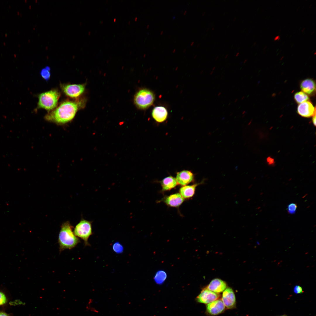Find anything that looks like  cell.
Returning a JSON list of instances; mask_svg holds the SVG:
<instances>
[{"label": "cell", "mask_w": 316, "mask_h": 316, "mask_svg": "<svg viewBox=\"0 0 316 316\" xmlns=\"http://www.w3.org/2000/svg\"><path fill=\"white\" fill-rule=\"evenodd\" d=\"M84 104L83 101L80 99L66 100L47 114L45 118L58 124L66 123L74 118L78 110L83 107Z\"/></svg>", "instance_id": "6da1fadb"}, {"label": "cell", "mask_w": 316, "mask_h": 316, "mask_svg": "<svg viewBox=\"0 0 316 316\" xmlns=\"http://www.w3.org/2000/svg\"><path fill=\"white\" fill-rule=\"evenodd\" d=\"M73 228L68 221L61 224L58 240L60 252L65 249L75 248L80 242L73 231Z\"/></svg>", "instance_id": "7a4b0ae2"}, {"label": "cell", "mask_w": 316, "mask_h": 316, "mask_svg": "<svg viewBox=\"0 0 316 316\" xmlns=\"http://www.w3.org/2000/svg\"><path fill=\"white\" fill-rule=\"evenodd\" d=\"M60 95L59 91L55 89L40 94L38 96L37 108L52 110L56 106Z\"/></svg>", "instance_id": "3957f363"}, {"label": "cell", "mask_w": 316, "mask_h": 316, "mask_svg": "<svg viewBox=\"0 0 316 316\" xmlns=\"http://www.w3.org/2000/svg\"><path fill=\"white\" fill-rule=\"evenodd\" d=\"M155 99L154 93L147 89H142L136 94L134 102L136 106L141 109H145L150 107Z\"/></svg>", "instance_id": "277c9868"}, {"label": "cell", "mask_w": 316, "mask_h": 316, "mask_svg": "<svg viewBox=\"0 0 316 316\" xmlns=\"http://www.w3.org/2000/svg\"><path fill=\"white\" fill-rule=\"evenodd\" d=\"M92 224L91 221L82 219L76 224L74 229V234L84 241L85 246L90 245L88 239L92 234Z\"/></svg>", "instance_id": "5b68a950"}, {"label": "cell", "mask_w": 316, "mask_h": 316, "mask_svg": "<svg viewBox=\"0 0 316 316\" xmlns=\"http://www.w3.org/2000/svg\"><path fill=\"white\" fill-rule=\"evenodd\" d=\"M60 87L63 92L71 98H76L84 92L85 86L84 84H62Z\"/></svg>", "instance_id": "8992f818"}, {"label": "cell", "mask_w": 316, "mask_h": 316, "mask_svg": "<svg viewBox=\"0 0 316 316\" xmlns=\"http://www.w3.org/2000/svg\"><path fill=\"white\" fill-rule=\"evenodd\" d=\"M219 294L205 288L201 292L197 297V302L205 304L215 301L219 297Z\"/></svg>", "instance_id": "52a82bcc"}, {"label": "cell", "mask_w": 316, "mask_h": 316, "mask_svg": "<svg viewBox=\"0 0 316 316\" xmlns=\"http://www.w3.org/2000/svg\"><path fill=\"white\" fill-rule=\"evenodd\" d=\"M297 111L299 114L304 117L309 118L316 114L315 108L308 101L299 104Z\"/></svg>", "instance_id": "ba28073f"}, {"label": "cell", "mask_w": 316, "mask_h": 316, "mask_svg": "<svg viewBox=\"0 0 316 316\" xmlns=\"http://www.w3.org/2000/svg\"><path fill=\"white\" fill-rule=\"evenodd\" d=\"M222 301L225 306L228 309H232L235 306L236 297L231 288H228L223 291Z\"/></svg>", "instance_id": "9c48e42d"}, {"label": "cell", "mask_w": 316, "mask_h": 316, "mask_svg": "<svg viewBox=\"0 0 316 316\" xmlns=\"http://www.w3.org/2000/svg\"><path fill=\"white\" fill-rule=\"evenodd\" d=\"M225 306L222 300L219 299L208 304L206 305L207 313L212 315H218L224 310Z\"/></svg>", "instance_id": "30bf717a"}, {"label": "cell", "mask_w": 316, "mask_h": 316, "mask_svg": "<svg viewBox=\"0 0 316 316\" xmlns=\"http://www.w3.org/2000/svg\"><path fill=\"white\" fill-rule=\"evenodd\" d=\"M194 178V175L191 171L184 170L178 172L176 178L178 184L184 186L193 181Z\"/></svg>", "instance_id": "8fae6325"}, {"label": "cell", "mask_w": 316, "mask_h": 316, "mask_svg": "<svg viewBox=\"0 0 316 316\" xmlns=\"http://www.w3.org/2000/svg\"><path fill=\"white\" fill-rule=\"evenodd\" d=\"M226 284L224 281L220 279H215L211 281L206 288L219 293L223 291L226 289Z\"/></svg>", "instance_id": "7c38bea8"}, {"label": "cell", "mask_w": 316, "mask_h": 316, "mask_svg": "<svg viewBox=\"0 0 316 316\" xmlns=\"http://www.w3.org/2000/svg\"><path fill=\"white\" fill-rule=\"evenodd\" d=\"M184 201V198L179 193H176L166 196L163 199V201L168 205L174 207H177L180 205Z\"/></svg>", "instance_id": "4fadbf2b"}, {"label": "cell", "mask_w": 316, "mask_h": 316, "mask_svg": "<svg viewBox=\"0 0 316 316\" xmlns=\"http://www.w3.org/2000/svg\"><path fill=\"white\" fill-rule=\"evenodd\" d=\"M166 109L163 106H157L153 109L152 115L153 118L157 122L161 123L164 121L168 116Z\"/></svg>", "instance_id": "5bb4252c"}, {"label": "cell", "mask_w": 316, "mask_h": 316, "mask_svg": "<svg viewBox=\"0 0 316 316\" xmlns=\"http://www.w3.org/2000/svg\"><path fill=\"white\" fill-rule=\"evenodd\" d=\"M300 88L305 94L311 95L315 91V83L311 79L307 78L303 80L300 84Z\"/></svg>", "instance_id": "9a60e30c"}, {"label": "cell", "mask_w": 316, "mask_h": 316, "mask_svg": "<svg viewBox=\"0 0 316 316\" xmlns=\"http://www.w3.org/2000/svg\"><path fill=\"white\" fill-rule=\"evenodd\" d=\"M202 183V181L191 185L183 186L180 189V194L184 199L190 198L194 195L196 187Z\"/></svg>", "instance_id": "2e32d148"}, {"label": "cell", "mask_w": 316, "mask_h": 316, "mask_svg": "<svg viewBox=\"0 0 316 316\" xmlns=\"http://www.w3.org/2000/svg\"><path fill=\"white\" fill-rule=\"evenodd\" d=\"M160 183L163 191L171 190L178 184L176 178L171 176L164 178L161 181Z\"/></svg>", "instance_id": "e0dca14e"}, {"label": "cell", "mask_w": 316, "mask_h": 316, "mask_svg": "<svg viewBox=\"0 0 316 316\" xmlns=\"http://www.w3.org/2000/svg\"><path fill=\"white\" fill-rule=\"evenodd\" d=\"M294 98L296 102L299 104L308 101L309 99L308 95L302 91L296 93L294 95Z\"/></svg>", "instance_id": "ac0fdd59"}, {"label": "cell", "mask_w": 316, "mask_h": 316, "mask_svg": "<svg viewBox=\"0 0 316 316\" xmlns=\"http://www.w3.org/2000/svg\"><path fill=\"white\" fill-rule=\"evenodd\" d=\"M166 273L163 271H159L156 274L154 279L156 282L160 284L163 283L166 279Z\"/></svg>", "instance_id": "d6986e66"}, {"label": "cell", "mask_w": 316, "mask_h": 316, "mask_svg": "<svg viewBox=\"0 0 316 316\" xmlns=\"http://www.w3.org/2000/svg\"><path fill=\"white\" fill-rule=\"evenodd\" d=\"M112 248L113 251L116 254H120L123 252L124 247L118 241L114 243L112 245Z\"/></svg>", "instance_id": "ffe728a7"}, {"label": "cell", "mask_w": 316, "mask_h": 316, "mask_svg": "<svg viewBox=\"0 0 316 316\" xmlns=\"http://www.w3.org/2000/svg\"><path fill=\"white\" fill-rule=\"evenodd\" d=\"M50 68L48 66L42 69L40 72L41 76L46 81L48 80L50 77Z\"/></svg>", "instance_id": "44dd1931"}, {"label": "cell", "mask_w": 316, "mask_h": 316, "mask_svg": "<svg viewBox=\"0 0 316 316\" xmlns=\"http://www.w3.org/2000/svg\"><path fill=\"white\" fill-rule=\"evenodd\" d=\"M297 206L296 204L291 203L289 204L287 207L288 213L290 214H295L296 211Z\"/></svg>", "instance_id": "7402d4cb"}, {"label": "cell", "mask_w": 316, "mask_h": 316, "mask_svg": "<svg viewBox=\"0 0 316 316\" xmlns=\"http://www.w3.org/2000/svg\"><path fill=\"white\" fill-rule=\"evenodd\" d=\"M7 299L5 294L3 292L0 291V306L6 303Z\"/></svg>", "instance_id": "603a6c76"}, {"label": "cell", "mask_w": 316, "mask_h": 316, "mask_svg": "<svg viewBox=\"0 0 316 316\" xmlns=\"http://www.w3.org/2000/svg\"><path fill=\"white\" fill-rule=\"evenodd\" d=\"M293 291L294 293L296 294L301 293L303 292L302 288L299 285H296L294 286Z\"/></svg>", "instance_id": "cb8c5ba5"}, {"label": "cell", "mask_w": 316, "mask_h": 316, "mask_svg": "<svg viewBox=\"0 0 316 316\" xmlns=\"http://www.w3.org/2000/svg\"><path fill=\"white\" fill-rule=\"evenodd\" d=\"M267 162L269 164H272L274 163V160L270 157H269L267 159Z\"/></svg>", "instance_id": "d4e9b609"}, {"label": "cell", "mask_w": 316, "mask_h": 316, "mask_svg": "<svg viewBox=\"0 0 316 316\" xmlns=\"http://www.w3.org/2000/svg\"><path fill=\"white\" fill-rule=\"evenodd\" d=\"M312 122L314 125L315 126H316V114L312 116Z\"/></svg>", "instance_id": "484cf974"}, {"label": "cell", "mask_w": 316, "mask_h": 316, "mask_svg": "<svg viewBox=\"0 0 316 316\" xmlns=\"http://www.w3.org/2000/svg\"><path fill=\"white\" fill-rule=\"evenodd\" d=\"M0 316H8V315L4 312H0Z\"/></svg>", "instance_id": "4316f807"}, {"label": "cell", "mask_w": 316, "mask_h": 316, "mask_svg": "<svg viewBox=\"0 0 316 316\" xmlns=\"http://www.w3.org/2000/svg\"><path fill=\"white\" fill-rule=\"evenodd\" d=\"M280 39V36L279 35H277V36H276L274 37V41H276V40H277L278 41V40H279Z\"/></svg>", "instance_id": "83f0119b"}, {"label": "cell", "mask_w": 316, "mask_h": 316, "mask_svg": "<svg viewBox=\"0 0 316 316\" xmlns=\"http://www.w3.org/2000/svg\"><path fill=\"white\" fill-rule=\"evenodd\" d=\"M239 54V52H237V54H236V56H238V55Z\"/></svg>", "instance_id": "f1b7e54d"}, {"label": "cell", "mask_w": 316, "mask_h": 316, "mask_svg": "<svg viewBox=\"0 0 316 316\" xmlns=\"http://www.w3.org/2000/svg\"><path fill=\"white\" fill-rule=\"evenodd\" d=\"M215 68H216V67L214 66V67H213V68L212 69V71H214L215 70Z\"/></svg>", "instance_id": "f546056e"}, {"label": "cell", "mask_w": 316, "mask_h": 316, "mask_svg": "<svg viewBox=\"0 0 316 316\" xmlns=\"http://www.w3.org/2000/svg\"><path fill=\"white\" fill-rule=\"evenodd\" d=\"M221 92H219L218 94V96H219L221 95Z\"/></svg>", "instance_id": "4dcf8cb0"}, {"label": "cell", "mask_w": 316, "mask_h": 316, "mask_svg": "<svg viewBox=\"0 0 316 316\" xmlns=\"http://www.w3.org/2000/svg\"><path fill=\"white\" fill-rule=\"evenodd\" d=\"M213 73V71H211V72L210 73V75H212V74Z\"/></svg>", "instance_id": "1f68e13d"}, {"label": "cell", "mask_w": 316, "mask_h": 316, "mask_svg": "<svg viewBox=\"0 0 316 316\" xmlns=\"http://www.w3.org/2000/svg\"><path fill=\"white\" fill-rule=\"evenodd\" d=\"M247 61V59H245V60H244V62H244V63H245V62H246Z\"/></svg>", "instance_id": "d6a6232c"}, {"label": "cell", "mask_w": 316, "mask_h": 316, "mask_svg": "<svg viewBox=\"0 0 316 316\" xmlns=\"http://www.w3.org/2000/svg\"><path fill=\"white\" fill-rule=\"evenodd\" d=\"M238 101V99H236L234 101V102H236Z\"/></svg>", "instance_id": "836d02e7"}, {"label": "cell", "mask_w": 316, "mask_h": 316, "mask_svg": "<svg viewBox=\"0 0 316 316\" xmlns=\"http://www.w3.org/2000/svg\"><path fill=\"white\" fill-rule=\"evenodd\" d=\"M194 42H192V43H191V44H190V45H193V44H194Z\"/></svg>", "instance_id": "e575fe53"}, {"label": "cell", "mask_w": 316, "mask_h": 316, "mask_svg": "<svg viewBox=\"0 0 316 316\" xmlns=\"http://www.w3.org/2000/svg\"><path fill=\"white\" fill-rule=\"evenodd\" d=\"M244 98H245V97H244V96H243V97H242V98H241V99H242V100H243V99H244Z\"/></svg>", "instance_id": "d590c367"}, {"label": "cell", "mask_w": 316, "mask_h": 316, "mask_svg": "<svg viewBox=\"0 0 316 316\" xmlns=\"http://www.w3.org/2000/svg\"><path fill=\"white\" fill-rule=\"evenodd\" d=\"M205 13V12H203L202 14V16H204Z\"/></svg>", "instance_id": "8d00e7d4"}, {"label": "cell", "mask_w": 316, "mask_h": 316, "mask_svg": "<svg viewBox=\"0 0 316 316\" xmlns=\"http://www.w3.org/2000/svg\"><path fill=\"white\" fill-rule=\"evenodd\" d=\"M228 56V54H226V56H225V58H227V56Z\"/></svg>", "instance_id": "74e56055"}, {"label": "cell", "mask_w": 316, "mask_h": 316, "mask_svg": "<svg viewBox=\"0 0 316 316\" xmlns=\"http://www.w3.org/2000/svg\"><path fill=\"white\" fill-rule=\"evenodd\" d=\"M218 57H218V56H217V57H216V59H215V60H217L218 59Z\"/></svg>", "instance_id": "f35d334b"}, {"label": "cell", "mask_w": 316, "mask_h": 316, "mask_svg": "<svg viewBox=\"0 0 316 316\" xmlns=\"http://www.w3.org/2000/svg\"><path fill=\"white\" fill-rule=\"evenodd\" d=\"M236 17H235L233 19V21H234L235 20V19H236Z\"/></svg>", "instance_id": "ab89813d"}, {"label": "cell", "mask_w": 316, "mask_h": 316, "mask_svg": "<svg viewBox=\"0 0 316 316\" xmlns=\"http://www.w3.org/2000/svg\"><path fill=\"white\" fill-rule=\"evenodd\" d=\"M256 44V42H254V44H253V46H255V44Z\"/></svg>", "instance_id": "60d3db41"}, {"label": "cell", "mask_w": 316, "mask_h": 316, "mask_svg": "<svg viewBox=\"0 0 316 316\" xmlns=\"http://www.w3.org/2000/svg\"><path fill=\"white\" fill-rule=\"evenodd\" d=\"M209 28H207V30H206V31H207H207H208V30H209Z\"/></svg>", "instance_id": "b9f144b4"}, {"label": "cell", "mask_w": 316, "mask_h": 316, "mask_svg": "<svg viewBox=\"0 0 316 316\" xmlns=\"http://www.w3.org/2000/svg\"><path fill=\"white\" fill-rule=\"evenodd\" d=\"M186 11H185L184 12V14H185V13H186Z\"/></svg>", "instance_id": "7bdbcfd3"}, {"label": "cell", "mask_w": 316, "mask_h": 316, "mask_svg": "<svg viewBox=\"0 0 316 316\" xmlns=\"http://www.w3.org/2000/svg\"><path fill=\"white\" fill-rule=\"evenodd\" d=\"M305 29V28H303V30H302V32H303V30H304Z\"/></svg>", "instance_id": "ee69618b"}, {"label": "cell", "mask_w": 316, "mask_h": 316, "mask_svg": "<svg viewBox=\"0 0 316 316\" xmlns=\"http://www.w3.org/2000/svg\"><path fill=\"white\" fill-rule=\"evenodd\" d=\"M200 45V44H198V45L197 46V47H198Z\"/></svg>", "instance_id": "f6af8a7d"}, {"label": "cell", "mask_w": 316, "mask_h": 316, "mask_svg": "<svg viewBox=\"0 0 316 316\" xmlns=\"http://www.w3.org/2000/svg\"><path fill=\"white\" fill-rule=\"evenodd\" d=\"M266 47H267L266 46H265L264 48V50L265 49V48H266Z\"/></svg>", "instance_id": "bcb514c9"}, {"label": "cell", "mask_w": 316, "mask_h": 316, "mask_svg": "<svg viewBox=\"0 0 316 316\" xmlns=\"http://www.w3.org/2000/svg\"><path fill=\"white\" fill-rule=\"evenodd\" d=\"M175 51H176V49H174V50L173 51V52H174Z\"/></svg>", "instance_id": "7dc6e473"}, {"label": "cell", "mask_w": 316, "mask_h": 316, "mask_svg": "<svg viewBox=\"0 0 316 316\" xmlns=\"http://www.w3.org/2000/svg\"><path fill=\"white\" fill-rule=\"evenodd\" d=\"M245 112V111H243V113H243V114H244Z\"/></svg>", "instance_id": "c3c4849f"}, {"label": "cell", "mask_w": 316, "mask_h": 316, "mask_svg": "<svg viewBox=\"0 0 316 316\" xmlns=\"http://www.w3.org/2000/svg\"><path fill=\"white\" fill-rule=\"evenodd\" d=\"M163 31H162V32H161L160 34H162V33H163Z\"/></svg>", "instance_id": "681fc988"}, {"label": "cell", "mask_w": 316, "mask_h": 316, "mask_svg": "<svg viewBox=\"0 0 316 316\" xmlns=\"http://www.w3.org/2000/svg\"><path fill=\"white\" fill-rule=\"evenodd\" d=\"M223 76L221 77V79L222 80L223 79Z\"/></svg>", "instance_id": "f907efd6"}, {"label": "cell", "mask_w": 316, "mask_h": 316, "mask_svg": "<svg viewBox=\"0 0 316 316\" xmlns=\"http://www.w3.org/2000/svg\"><path fill=\"white\" fill-rule=\"evenodd\" d=\"M231 103H229L228 104V106H230L231 105Z\"/></svg>", "instance_id": "816d5d0a"}, {"label": "cell", "mask_w": 316, "mask_h": 316, "mask_svg": "<svg viewBox=\"0 0 316 316\" xmlns=\"http://www.w3.org/2000/svg\"><path fill=\"white\" fill-rule=\"evenodd\" d=\"M214 28H212V30H214Z\"/></svg>", "instance_id": "f5cc1de1"}, {"label": "cell", "mask_w": 316, "mask_h": 316, "mask_svg": "<svg viewBox=\"0 0 316 316\" xmlns=\"http://www.w3.org/2000/svg\"><path fill=\"white\" fill-rule=\"evenodd\" d=\"M312 6V4H311V5H310V6H309V8H310V7L311 6Z\"/></svg>", "instance_id": "db71d44e"}, {"label": "cell", "mask_w": 316, "mask_h": 316, "mask_svg": "<svg viewBox=\"0 0 316 316\" xmlns=\"http://www.w3.org/2000/svg\"><path fill=\"white\" fill-rule=\"evenodd\" d=\"M186 49H184V51H183V52H185V51H186Z\"/></svg>", "instance_id": "11a10c76"}, {"label": "cell", "mask_w": 316, "mask_h": 316, "mask_svg": "<svg viewBox=\"0 0 316 316\" xmlns=\"http://www.w3.org/2000/svg\"><path fill=\"white\" fill-rule=\"evenodd\" d=\"M149 26V25H147V27L148 28V27Z\"/></svg>", "instance_id": "9f6ffc18"}, {"label": "cell", "mask_w": 316, "mask_h": 316, "mask_svg": "<svg viewBox=\"0 0 316 316\" xmlns=\"http://www.w3.org/2000/svg\"><path fill=\"white\" fill-rule=\"evenodd\" d=\"M286 316V315H281V316Z\"/></svg>", "instance_id": "6f0895ef"}, {"label": "cell", "mask_w": 316, "mask_h": 316, "mask_svg": "<svg viewBox=\"0 0 316 316\" xmlns=\"http://www.w3.org/2000/svg\"><path fill=\"white\" fill-rule=\"evenodd\" d=\"M316 52H315V53H314V54L315 55V54H316Z\"/></svg>", "instance_id": "680465c9"}, {"label": "cell", "mask_w": 316, "mask_h": 316, "mask_svg": "<svg viewBox=\"0 0 316 316\" xmlns=\"http://www.w3.org/2000/svg\"><path fill=\"white\" fill-rule=\"evenodd\" d=\"M196 56H197V55H195V57H194V58H195V57H196Z\"/></svg>", "instance_id": "91938a15"}, {"label": "cell", "mask_w": 316, "mask_h": 316, "mask_svg": "<svg viewBox=\"0 0 316 316\" xmlns=\"http://www.w3.org/2000/svg\"><path fill=\"white\" fill-rule=\"evenodd\" d=\"M170 36H171V35H170L169 36V37H170Z\"/></svg>", "instance_id": "94428289"}]
</instances>
